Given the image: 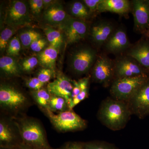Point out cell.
<instances>
[{"mask_svg": "<svg viewBox=\"0 0 149 149\" xmlns=\"http://www.w3.org/2000/svg\"><path fill=\"white\" fill-rule=\"evenodd\" d=\"M132 115L126 102L108 97L102 102L97 118L107 128L117 131L125 128Z\"/></svg>", "mask_w": 149, "mask_h": 149, "instance_id": "6da1fadb", "label": "cell"}, {"mask_svg": "<svg viewBox=\"0 0 149 149\" xmlns=\"http://www.w3.org/2000/svg\"><path fill=\"white\" fill-rule=\"evenodd\" d=\"M14 119L23 143L37 149H53L49 143L45 129L38 120L27 116Z\"/></svg>", "mask_w": 149, "mask_h": 149, "instance_id": "7a4b0ae2", "label": "cell"}, {"mask_svg": "<svg viewBox=\"0 0 149 149\" xmlns=\"http://www.w3.org/2000/svg\"><path fill=\"white\" fill-rule=\"evenodd\" d=\"M48 117L54 128L61 132H73L84 130L87 127L86 120L72 110L55 114L49 109L42 110Z\"/></svg>", "mask_w": 149, "mask_h": 149, "instance_id": "3957f363", "label": "cell"}, {"mask_svg": "<svg viewBox=\"0 0 149 149\" xmlns=\"http://www.w3.org/2000/svg\"><path fill=\"white\" fill-rule=\"evenodd\" d=\"M29 105L28 98L21 91L8 84H1V109L10 113L17 114L24 110Z\"/></svg>", "mask_w": 149, "mask_h": 149, "instance_id": "277c9868", "label": "cell"}, {"mask_svg": "<svg viewBox=\"0 0 149 149\" xmlns=\"http://www.w3.org/2000/svg\"><path fill=\"white\" fill-rule=\"evenodd\" d=\"M149 78V76H139L115 79L110 90L112 98L128 102Z\"/></svg>", "mask_w": 149, "mask_h": 149, "instance_id": "5b68a950", "label": "cell"}, {"mask_svg": "<svg viewBox=\"0 0 149 149\" xmlns=\"http://www.w3.org/2000/svg\"><path fill=\"white\" fill-rule=\"evenodd\" d=\"M22 143L19 130L14 118L1 117L0 147L16 148Z\"/></svg>", "mask_w": 149, "mask_h": 149, "instance_id": "8992f818", "label": "cell"}, {"mask_svg": "<svg viewBox=\"0 0 149 149\" xmlns=\"http://www.w3.org/2000/svg\"><path fill=\"white\" fill-rule=\"evenodd\" d=\"M114 65L115 79L139 76H149L148 71L136 60L129 56H125L118 59L114 62Z\"/></svg>", "mask_w": 149, "mask_h": 149, "instance_id": "52a82bcc", "label": "cell"}, {"mask_svg": "<svg viewBox=\"0 0 149 149\" xmlns=\"http://www.w3.org/2000/svg\"><path fill=\"white\" fill-rule=\"evenodd\" d=\"M92 78L96 83L108 86L115 79L114 63L107 56H100L93 67Z\"/></svg>", "mask_w": 149, "mask_h": 149, "instance_id": "ba28073f", "label": "cell"}, {"mask_svg": "<svg viewBox=\"0 0 149 149\" xmlns=\"http://www.w3.org/2000/svg\"><path fill=\"white\" fill-rule=\"evenodd\" d=\"M126 102L132 115L140 119L149 115V78Z\"/></svg>", "mask_w": 149, "mask_h": 149, "instance_id": "9c48e42d", "label": "cell"}, {"mask_svg": "<svg viewBox=\"0 0 149 149\" xmlns=\"http://www.w3.org/2000/svg\"><path fill=\"white\" fill-rule=\"evenodd\" d=\"M130 2L134 31L143 35L149 29V1L133 0Z\"/></svg>", "mask_w": 149, "mask_h": 149, "instance_id": "30bf717a", "label": "cell"}, {"mask_svg": "<svg viewBox=\"0 0 149 149\" xmlns=\"http://www.w3.org/2000/svg\"><path fill=\"white\" fill-rule=\"evenodd\" d=\"M30 21L27 4L20 1H12L6 13V23L10 27H15L25 25Z\"/></svg>", "mask_w": 149, "mask_h": 149, "instance_id": "8fae6325", "label": "cell"}, {"mask_svg": "<svg viewBox=\"0 0 149 149\" xmlns=\"http://www.w3.org/2000/svg\"><path fill=\"white\" fill-rule=\"evenodd\" d=\"M97 58V53L95 50L89 47L79 49L72 56L71 66L72 70L78 74L87 73Z\"/></svg>", "mask_w": 149, "mask_h": 149, "instance_id": "7c38bea8", "label": "cell"}, {"mask_svg": "<svg viewBox=\"0 0 149 149\" xmlns=\"http://www.w3.org/2000/svg\"><path fill=\"white\" fill-rule=\"evenodd\" d=\"M63 28L68 45L78 42L84 39L88 31V25L85 20L74 17L66 19Z\"/></svg>", "mask_w": 149, "mask_h": 149, "instance_id": "4fadbf2b", "label": "cell"}, {"mask_svg": "<svg viewBox=\"0 0 149 149\" xmlns=\"http://www.w3.org/2000/svg\"><path fill=\"white\" fill-rule=\"evenodd\" d=\"M73 84L72 80L62 74H59L53 82L48 83L47 89L52 95L62 97L68 103L71 97Z\"/></svg>", "mask_w": 149, "mask_h": 149, "instance_id": "5bb4252c", "label": "cell"}, {"mask_svg": "<svg viewBox=\"0 0 149 149\" xmlns=\"http://www.w3.org/2000/svg\"><path fill=\"white\" fill-rule=\"evenodd\" d=\"M104 46L108 52L116 54L128 49L131 45L126 31L121 27L115 30Z\"/></svg>", "mask_w": 149, "mask_h": 149, "instance_id": "9a60e30c", "label": "cell"}, {"mask_svg": "<svg viewBox=\"0 0 149 149\" xmlns=\"http://www.w3.org/2000/svg\"><path fill=\"white\" fill-rule=\"evenodd\" d=\"M115 31L111 22L101 21L93 26L91 35L93 42L98 47L104 45Z\"/></svg>", "mask_w": 149, "mask_h": 149, "instance_id": "2e32d148", "label": "cell"}, {"mask_svg": "<svg viewBox=\"0 0 149 149\" xmlns=\"http://www.w3.org/2000/svg\"><path fill=\"white\" fill-rule=\"evenodd\" d=\"M131 10V2L128 0H102L97 12H109L121 15H128Z\"/></svg>", "mask_w": 149, "mask_h": 149, "instance_id": "e0dca14e", "label": "cell"}, {"mask_svg": "<svg viewBox=\"0 0 149 149\" xmlns=\"http://www.w3.org/2000/svg\"><path fill=\"white\" fill-rule=\"evenodd\" d=\"M127 56L136 60L149 72V41L141 40L135 45L129 49Z\"/></svg>", "mask_w": 149, "mask_h": 149, "instance_id": "ac0fdd59", "label": "cell"}, {"mask_svg": "<svg viewBox=\"0 0 149 149\" xmlns=\"http://www.w3.org/2000/svg\"><path fill=\"white\" fill-rule=\"evenodd\" d=\"M58 55V50L50 46L38 54L39 63L44 68H49L55 71Z\"/></svg>", "mask_w": 149, "mask_h": 149, "instance_id": "d6986e66", "label": "cell"}, {"mask_svg": "<svg viewBox=\"0 0 149 149\" xmlns=\"http://www.w3.org/2000/svg\"><path fill=\"white\" fill-rule=\"evenodd\" d=\"M44 17L46 21L53 24L61 23L68 19L66 12L63 7L57 3L46 9L44 13Z\"/></svg>", "mask_w": 149, "mask_h": 149, "instance_id": "ffe728a7", "label": "cell"}, {"mask_svg": "<svg viewBox=\"0 0 149 149\" xmlns=\"http://www.w3.org/2000/svg\"><path fill=\"white\" fill-rule=\"evenodd\" d=\"M0 68L8 76H19L21 72V68L14 59L9 56H4L0 58Z\"/></svg>", "mask_w": 149, "mask_h": 149, "instance_id": "44dd1931", "label": "cell"}, {"mask_svg": "<svg viewBox=\"0 0 149 149\" xmlns=\"http://www.w3.org/2000/svg\"><path fill=\"white\" fill-rule=\"evenodd\" d=\"M31 95L41 110L49 109L52 95L47 89L43 88L38 91H31Z\"/></svg>", "mask_w": 149, "mask_h": 149, "instance_id": "7402d4cb", "label": "cell"}, {"mask_svg": "<svg viewBox=\"0 0 149 149\" xmlns=\"http://www.w3.org/2000/svg\"><path fill=\"white\" fill-rule=\"evenodd\" d=\"M70 11L75 18L85 20L89 18L91 12L83 1H74L71 4Z\"/></svg>", "mask_w": 149, "mask_h": 149, "instance_id": "603a6c76", "label": "cell"}, {"mask_svg": "<svg viewBox=\"0 0 149 149\" xmlns=\"http://www.w3.org/2000/svg\"><path fill=\"white\" fill-rule=\"evenodd\" d=\"M44 31L50 46L58 50L63 42V36L61 33L50 27L45 28Z\"/></svg>", "mask_w": 149, "mask_h": 149, "instance_id": "cb8c5ba5", "label": "cell"}, {"mask_svg": "<svg viewBox=\"0 0 149 149\" xmlns=\"http://www.w3.org/2000/svg\"><path fill=\"white\" fill-rule=\"evenodd\" d=\"M49 109L52 112L60 113L69 110L68 102L62 97L52 95Z\"/></svg>", "mask_w": 149, "mask_h": 149, "instance_id": "d4e9b609", "label": "cell"}, {"mask_svg": "<svg viewBox=\"0 0 149 149\" xmlns=\"http://www.w3.org/2000/svg\"><path fill=\"white\" fill-rule=\"evenodd\" d=\"M42 38L41 34L32 30H28L22 32L19 36V40L24 47H30L35 40Z\"/></svg>", "mask_w": 149, "mask_h": 149, "instance_id": "484cf974", "label": "cell"}, {"mask_svg": "<svg viewBox=\"0 0 149 149\" xmlns=\"http://www.w3.org/2000/svg\"><path fill=\"white\" fill-rule=\"evenodd\" d=\"M85 149H118L114 145L104 141H94L84 143Z\"/></svg>", "mask_w": 149, "mask_h": 149, "instance_id": "4316f807", "label": "cell"}, {"mask_svg": "<svg viewBox=\"0 0 149 149\" xmlns=\"http://www.w3.org/2000/svg\"><path fill=\"white\" fill-rule=\"evenodd\" d=\"M21 49L20 40L17 37H14L10 40L6 52L10 56H18Z\"/></svg>", "mask_w": 149, "mask_h": 149, "instance_id": "83f0119b", "label": "cell"}, {"mask_svg": "<svg viewBox=\"0 0 149 149\" xmlns=\"http://www.w3.org/2000/svg\"><path fill=\"white\" fill-rule=\"evenodd\" d=\"M15 30L10 28H6L2 31L0 35V49L4 50L7 47L9 40L13 35Z\"/></svg>", "mask_w": 149, "mask_h": 149, "instance_id": "f1b7e54d", "label": "cell"}, {"mask_svg": "<svg viewBox=\"0 0 149 149\" xmlns=\"http://www.w3.org/2000/svg\"><path fill=\"white\" fill-rule=\"evenodd\" d=\"M38 63L39 61L36 57H30L22 61L20 66L22 70L28 72L33 70L37 66Z\"/></svg>", "mask_w": 149, "mask_h": 149, "instance_id": "f546056e", "label": "cell"}, {"mask_svg": "<svg viewBox=\"0 0 149 149\" xmlns=\"http://www.w3.org/2000/svg\"><path fill=\"white\" fill-rule=\"evenodd\" d=\"M54 74V71L49 68H44L38 72L37 78L42 83L46 84L52 79Z\"/></svg>", "mask_w": 149, "mask_h": 149, "instance_id": "4dcf8cb0", "label": "cell"}, {"mask_svg": "<svg viewBox=\"0 0 149 149\" xmlns=\"http://www.w3.org/2000/svg\"><path fill=\"white\" fill-rule=\"evenodd\" d=\"M45 84L41 82L37 77H31L25 80V85L32 91H37L42 89Z\"/></svg>", "mask_w": 149, "mask_h": 149, "instance_id": "1f68e13d", "label": "cell"}, {"mask_svg": "<svg viewBox=\"0 0 149 149\" xmlns=\"http://www.w3.org/2000/svg\"><path fill=\"white\" fill-rule=\"evenodd\" d=\"M29 2L32 12L35 14H39L44 8L43 0H30Z\"/></svg>", "mask_w": 149, "mask_h": 149, "instance_id": "d6a6232c", "label": "cell"}, {"mask_svg": "<svg viewBox=\"0 0 149 149\" xmlns=\"http://www.w3.org/2000/svg\"><path fill=\"white\" fill-rule=\"evenodd\" d=\"M47 44V41L41 38L33 42L30 47L33 52H40L45 47Z\"/></svg>", "mask_w": 149, "mask_h": 149, "instance_id": "836d02e7", "label": "cell"}, {"mask_svg": "<svg viewBox=\"0 0 149 149\" xmlns=\"http://www.w3.org/2000/svg\"><path fill=\"white\" fill-rule=\"evenodd\" d=\"M56 149H85L84 143L78 142H70Z\"/></svg>", "mask_w": 149, "mask_h": 149, "instance_id": "e575fe53", "label": "cell"}, {"mask_svg": "<svg viewBox=\"0 0 149 149\" xmlns=\"http://www.w3.org/2000/svg\"><path fill=\"white\" fill-rule=\"evenodd\" d=\"M102 0H84L83 1L88 7L91 13L97 12L98 7Z\"/></svg>", "mask_w": 149, "mask_h": 149, "instance_id": "d590c367", "label": "cell"}, {"mask_svg": "<svg viewBox=\"0 0 149 149\" xmlns=\"http://www.w3.org/2000/svg\"><path fill=\"white\" fill-rule=\"evenodd\" d=\"M72 82L73 84V88L72 89L71 97H70V100H69L68 102V104L71 102L73 99L75 98L76 97L78 96V95L80 94L81 91V89H80L78 82L76 81V80H72Z\"/></svg>", "mask_w": 149, "mask_h": 149, "instance_id": "8d00e7d4", "label": "cell"}, {"mask_svg": "<svg viewBox=\"0 0 149 149\" xmlns=\"http://www.w3.org/2000/svg\"><path fill=\"white\" fill-rule=\"evenodd\" d=\"M43 2L44 8H45L46 9L56 3L55 1L51 0H43Z\"/></svg>", "mask_w": 149, "mask_h": 149, "instance_id": "74e56055", "label": "cell"}, {"mask_svg": "<svg viewBox=\"0 0 149 149\" xmlns=\"http://www.w3.org/2000/svg\"><path fill=\"white\" fill-rule=\"evenodd\" d=\"M17 149H37L35 148H32V147L29 146H27L23 143L20 144L17 148Z\"/></svg>", "mask_w": 149, "mask_h": 149, "instance_id": "f35d334b", "label": "cell"}, {"mask_svg": "<svg viewBox=\"0 0 149 149\" xmlns=\"http://www.w3.org/2000/svg\"><path fill=\"white\" fill-rule=\"evenodd\" d=\"M0 149H17V148H9V147H0Z\"/></svg>", "mask_w": 149, "mask_h": 149, "instance_id": "ab89813d", "label": "cell"}, {"mask_svg": "<svg viewBox=\"0 0 149 149\" xmlns=\"http://www.w3.org/2000/svg\"><path fill=\"white\" fill-rule=\"evenodd\" d=\"M143 35L145 37L149 38V29L146 32H145Z\"/></svg>", "mask_w": 149, "mask_h": 149, "instance_id": "60d3db41", "label": "cell"}, {"mask_svg": "<svg viewBox=\"0 0 149 149\" xmlns=\"http://www.w3.org/2000/svg\"></svg>", "mask_w": 149, "mask_h": 149, "instance_id": "b9f144b4", "label": "cell"}]
</instances>
